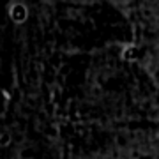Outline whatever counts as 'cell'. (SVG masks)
Instances as JSON below:
<instances>
[{
  "mask_svg": "<svg viewBox=\"0 0 159 159\" xmlns=\"http://www.w3.org/2000/svg\"><path fill=\"white\" fill-rule=\"evenodd\" d=\"M138 57H140V48L138 46H127L122 51V58L127 60V62H134V60H138Z\"/></svg>",
  "mask_w": 159,
  "mask_h": 159,
  "instance_id": "obj_2",
  "label": "cell"
},
{
  "mask_svg": "<svg viewBox=\"0 0 159 159\" xmlns=\"http://www.w3.org/2000/svg\"><path fill=\"white\" fill-rule=\"evenodd\" d=\"M9 18L16 25H21L29 20V9L23 2H12L11 7H9Z\"/></svg>",
  "mask_w": 159,
  "mask_h": 159,
  "instance_id": "obj_1",
  "label": "cell"
},
{
  "mask_svg": "<svg viewBox=\"0 0 159 159\" xmlns=\"http://www.w3.org/2000/svg\"><path fill=\"white\" fill-rule=\"evenodd\" d=\"M9 142H11V136H9L7 133L0 134V145H2V147H7V145H9Z\"/></svg>",
  "mask_w": 159,
  "mask_h": 159,
  "instance_id": "obj_3",
  "label": "cell"
}]
</instances>
